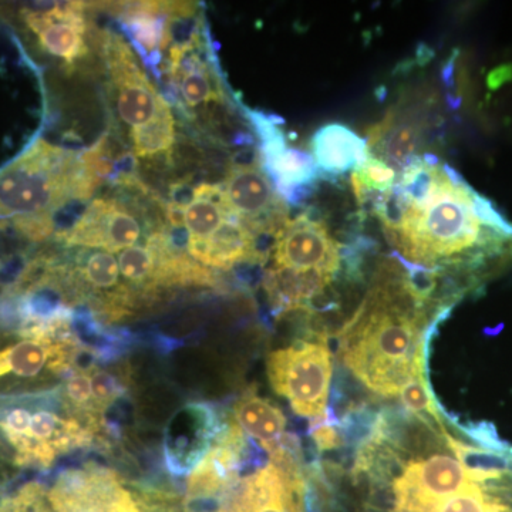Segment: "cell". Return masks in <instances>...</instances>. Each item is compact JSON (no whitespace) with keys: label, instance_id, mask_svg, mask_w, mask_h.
I'll list each match as a JSON object with an SVG mask.
<instances>
[{"label":"cell","instance_id":"1","mask_svg":"<svg viewBox=\"0 0 512 512\" xmlns=\"http://www.w3.org/2000/svg\"><path fill=\"white\" fill-rule=\"evenodd\" d=\"M386 238L409 264L448 275L461 298L512 268V222L446 163L433 191L407 204L402 228Z\"/></svg>","mask_w":512,"mask_h":512},{"label":"cell","instance_id":"2","mask_svg":"<svg viewBox=\"0 0 512 512\" xmlns=\"http://www.w3.org/2000/svg\"><path fill=\"white\" fill-rule=\"evenodd\" d=\"M429 303L414 295L402 266L379 269L365 301L339 332V357L369 392L393 399L424 379Z\"/></svg>","mask_w":512,"mask_h":512},{"label":"cell","instance_id":"3","mask_svg":"<svg viewBox=\"0 0 512 512\" xmlns=\"http://www.w3.org/2000/svg\"><path fill=\"white\" fill-rule=\"evenodd\" d=\"M113 168L106 138L84 153L36 141L0 170V225L42 241L56 234V215L74 200H89Z\"/></svg>","mask_w":512,"mask_h":512},{"label":"cell","instance_id":"4","mask_svg":"<svg viewBox=\"0 0 512 512\" xmlns=\"http://www.w3.org/2000/svg\"><path fill=\"white\" fill-rule=\"evenodd\" d=\"M101 62L113 120L124 143L144 165L173 163L177 123L167 99L158 92L126 40L116 32H99Z\"/></svg>","mask_w":512,"mask_h":512},{"label":"cell","instance_id":"5","mask_svg":"<svg viewBox=\"0 0 512 512\" xmlns=\"http://www.w3.org/2000/svg\"><path fill=\"white\" fill-rule=\"evenodd\" d=\"M175 100L188 120L201 128H215L218 117L228 116L229 99L218 64L198 22L188 39L170 46L163 67Z\"/></svg>","mask_w":512,"mask_h":512},{"label":"cell","instance_id":"6","mask_svg":"<svg viewBox=\"0 0 512 512\" xmlns=\"http://www.w3.org/2000/svg\"><path fill=\"white\" fill-rule=\"evenodd\" d=\"M266 370L274 392L285 397L298 416L315 421L328 414L333 360L325 332L269 353Z\"/></svg>","mask_w":512,"mask_h":512},{"label":"cell","instance_id":"7","mask_svg":"<svg viewBox=\"0 0 512 512\" xmlns=\"http://www.w3.org/2000/svg\"><path fill=\"white\" fill-rule=\"evenodd\" d=\"M154 224L157 222L148 221L146 211L138 202L121 195H101L90 202L77 221L56 232V238L67 247L120 254L165 225Z\"/></svg>","mask_w":512,"mask_h":512},{"label":"cell","instance_id":"8","mask_svg":"<svg viewBox=\"0 0 512 512\" xmlns=\"http://www.w3.org/2000/svg\"><path fill=\"white\" fill-rule=\"evenodd\" d=\"M90 9L83 2L33 3L20 16L42 52L62 63L67 72H76L89 63L93 46L99 47L100 30L92 26Z\"/></svg>","mask_w":512,"mask_h":512},{"label":"cell","instance_id":"9","mask_svg":"<svg viewBox=\"0 0 512 512\" xmlns=\"http://www.w3.org/2000/svg\"><path fill=\"white\" fill-rule=\"evenodd\" d=\"M0 430L18 453L20 463L50 466L57 456L87 440L76 419L50 409L9 404L0 409Z\"/></svg>","mask_w":512,"mask_h":512},{"label":"cell","instance_id":"10","mask_svg":"<svg viewBox=\"0 0 512 512\" xmlns=\"http://www.w3.org/2000/svg\"><path fill=\"white\" fill-rule=\"evenodd\" d=\"M476 484L453 451H436L402 461L393 478L396 510L427 512L433 505Z\"/></svg>","mask_w":512,"mask_h":512},{"label":"cell","instance_id":"11","mask_svg":"<svg viewBox=\"0 0 512 512\" xmlns=\"http://www.w3.org/2000/svg\"><path fill=\"white\" fill-rule=\"evenodd\" d=\"M222 185L229 208L255 237L275 235L288 222V207L261 161L229 165Z\"/></svg>","mask_w":512,"mask_h":512},{"label":"cell","instance_id":"12","mask_svg":"<svg viewBox=\"0 0 512 512\" xmlns=\"http://www.w3.org/2000/svg\"><path fill=\"white\" fill-rule=\"evenodd\" d=\"M249 119L261 138L262 168L285 201L301 204L315 188L320 173L315 158L298 148L286 146L284 133L276 127L282 123L274 117L251 111Z\"/></svg>","mask_w":512,"mask_h":512},{"label":"cell","instance_id":"13","mask_svg":"<svg viewBox=\"0 0 512 512\" xmlns=\"http://www.w3.org/2000/svg\"><path fill=\"white\" fill-rule=\"evenodd\" d=\"M276 268L319 269L336 275L342 266V247L329 234L326 222L301 214L276 234L272 247Z\"/></svg>","mask_w":512,"mask_h":512},{"label":"cell","instance_id":"14","mask_svg":"<svg viewBox=\"0 0 512 512\" xmlns=\"http://www.w3.org/2000/svg\"><path fill=\"white\" fill-rule=\"evenodd\" d=\"M311 148L319 173L330 177L356 171L370 157L366 140L340 123L320 127L313 134Z\"/></svg>","mask_w":512,"mask_h":512},{"label":"cell","instance_id":"15","mask_svg":"<svg viewBox=\"0 0 512 512\" xmlns=\"http://www.w3.org/2000/svg\"><path fill=\"white\" fill-rule=\"evenodd\" d=\"M335 276L319 269L299 271L272 266L266 272L264 285L271 302L279 311H306L323 296Z\"/></svg>","mask_w":512,"mask_h":512},{"label":"cell","instance_id":"16","mask_svg":"<svg viewBox=\"0 0 512 512\" xmlns=\"http://www.w3.org/2000/svg\"><path fill=\"white\" fill-rule=\"evenodd\" d=\"M367 148L370 156L402 174L417 156L421 144V128L413 121H399L396 113L389 111L382 121L367 131Z\"/></svg>","mask_w":512,"mask_h":512},{"label":"cell","instance_id":"17","mask_svg":"<svg viewBox=\"0 0 512 512\" xmlns=\"http://www.w3.org/2000/svg\"><path fill=\"white\" fill-rule=\"evenodd\" d=\"M234 414L239 429L258 441L272 458L285 450L286 417L275 404L258 394L249 393L235 404Z\"/></svg>","mask_w":512,"mask_h":512},{"label":"cell","instance_id":"18","mask_svg":"<svg viewBox=\"0 0 512 512\" xmlns=\"http://www.w3.org/2000/svg\"><path fill=\"white\" fill-rule=\"evenodd\" d=\"M59 346L45 338L23 340L0 352V376L15 373L23 377L39 375L50 362H60Z\"/></svg>","mask_w":512,"mask_h":512},{"label":"cell","instance_id":"19","mask_svg":"<svg viewBox=\"0 0 512 512\" xmlns=\"http://www.w3.org/2000/svg\"><path fill=\"white\" fill-rule=\"evenodd\" d=\"M76 271L80 281L96 292L123 291L120 266L116 256L100 249H80Z\"/></svg>","mask_w":512,"mask_h":512},{"label":"cell","instance_id":"20","mask_svg":"<svg viewBox=\"0 0 512 512\" xmlns=\"http://www.w3.org/2000/svg\"><path fill=\"white\" fill-rule=\"evenodd\" d=\"M150 234L136 247L124 249L117 258L120 274L128 284L153 288L154 271H156V249H154Z\"/></svg>","mask_w":512,"mask_h":512},{"label":"cell","instance_id":"21","mask_svg":"<svg viewBox=\"0 0 512 512\" xmlns=\"http://www.w3.org/2000/svg\"><path fill=\"white\" fill-rule=\"evenodd\" d=\"M353 173L359 178L363 187L370 191H387L397 183L396 171L372 156Z\"/></svg>","mask_w":512,"mask_h":512},{"label":"cell","instance_id":"22","mask_svg":"<svg viewBox=\"0 0 512 512\" xmlns=\"http://www.w3.org/2000/svg\"><path fill=\"white\" fill-rule=\"evenodd\" d=\"M0 512H53V508L45 491L33 485L3 500Z\"/></svg>","mask_w":512,"mask_h":512},{"label":"cell","instance_id":"23","mask_svg":"<svg viewBox=\"0 0 512 512\" xmlns=\"http://www.w3.org/2000/svg\"><path fill=\"white\" fill-rule=\"evenodd\" d=\"M312 439L319 451L336 450L342 446V437L336 427L330 423L328 414L322 419L311 421Z\"/></svg>","mask_w":512,"mask_h":512},{"label":"cell","instance_id":"24","mask_svg":"<svg viewBox=\"0 0 512 512\" xmlns=\"http://www.w3.org/2000/svg\"><path fill=\"white\" fill-rule=\"evenodd\" d=\"M66 393L69 400H72L76 406H87L90 400H93L92 380H90V376L84 375V373L74 375L72 379L67 382Z\"/></svg>","mask_w":512,"mask_h":512},{"label":"cell","instance_id":"25","mask_svg":"<svg viewBox=\"0 0 512 512\" xmlns=\"http://www.w3.org/2000/svg\"><path fill=\"white\" fill-rule=\"evenodd\" d=\"M92 380L93 400L96 403H107L117 394V383L106 372H97L90 376Z\"/></svg>","mask_w":512,"mask_h":512},{"label":"cell","instance_id":"26","mask_svg":"<svg viewBox=\"0 0 512 512\" xmlns=\"http://www.w3.org/2000/svg\"><path fill=\"white\" fill-rule=\"evenodd\" d=\"M512 77V67L511 66H501L497 67V69L493 70L488 76V87L490 89H498V87L503 86L505 82H508Z\"/></svg>","mask_w":512,"mask_h":512},{"label":"cell","instance_id":"27","mask_svg":"<svg viewBox=\"0 0 512 512\" xmlns=\"http://www.w3.org/2000/svg\"><path fill=\"white\" fill-rule=\"evenodd\" d=\"M390 512H412V511L396 510V508H393V510Z\"/></svg>","mask_w":512,"mask_h":512}]
</instances>
